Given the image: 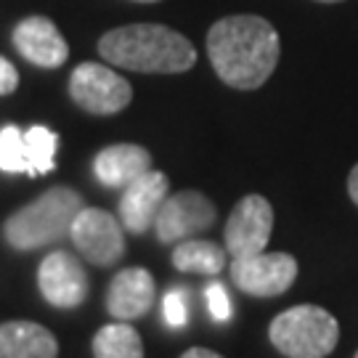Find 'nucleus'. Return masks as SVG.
Segmentation results:
<instances>
[{
    "instance_id": "nucleus-1",
    "label": "nucleus",
    "mask_w": 358,
    "mask_h": 358,
    "mask_svg": "<svg viewBox=\"0 0 358 358\" xmlns=\"http://www.w3.org/2000/svg\"><path fill=\"white\" fill-rule=\"evenodd\" d=\"M279 32L268 19L255 13H236L217 19L207 32V56L215 75L239 90L266 85L279 64Z\"/></svg>"
},
{
    "instance_id": "nucleus-2",
    "label": "nucleus",
    "mask_w": 358,
    "mask_h": 358,
    "mask_svg": "<svg viewBox=\"0 0 358 358\" xmlns=\"http://www.w3.org/2000/svg\"><path fill=\"white\" fill-rule=\"evenodd\" d=\"M99 56L112 66L146 75H178L196 62L189 38L165 24L117 27L99 40Z\"/></svg>"
},
{
    "instance_id": "nucleus-3",
    "label": "nucleus",
    "mask_w": 358,
    "mask_h": 358,
    "mask_svg": "<svg viewBox=\"0 0 358 358\" xmlns=\"http://www.w3.org/2000/svg\"><path fill=\"white\" fill-rule=\"evenodd\" d=\"M83 207L85 202L75 189L53 186L45 194H40L38 199H32L29 205L16 210L3 223V236L19 252L48 247L69 236V229Z\"/></svg>"
},
{
    "instance_id": "nucleus-4",
    "label": "nucleus",
    "mask_w": 358,
    "mask_h": 358,
    "mask_svg": "<svg viewBox=\"0 0 358 358\" xmlns=\"http://www.w3.org/2000/svg\"><path fill=\"white\" fill-rule=\"evenodd\" d=\"M268 337L287 358H327L340 343V324L319 306H294L271 321Z\"/></svg>"
},
{
    "instance_id": "nucleus-5",
    "label": "nucleus",
    "mask_w": 358,
    "mask_h": 358,
    "mask_svg": "<svg viewBox=\"0 0 358 358\" xmlns=\"http://www.w3.org/2000/svg\"><path fill=\"white\" fill-rule=\"evenodd\" d=\"M69 96L88 115L106 117L122 112L133 101V88L112 66L85 62L75 66V72L69 77Z\"/></svg>"
},
{
    "instance_id": "nucleus-6",
    "label": "nucleus",
    "mask_w": 358,
    "mask_h": 358,
    "mask_svg": "<svg viewBox=\"0 0 358 358\" xmlns=\"http://www.w3.org/2000/svg\"><path fill=\"white\" fill-rule=\"evenodd\" d=\"M72 244L93 266H115L125 255V231L112 213L99 207H83L69 229Z\"/></svg>"
},
{
    "instance_id": "nucleus-7",
    "label": "nucleus",
    "mask_w": 358,
    "mask_h": 358,
    "mask_svg": "<svg viewBox=\"0 0 358 358\" xmlns=\"http://www.w3.org/2000/svg\"><path fill=\"white\" fill-rule=\"evenodd\" d=\"M215 223V205L202 192L167 194L165 205L159 207L154 231L162 244H178L194 239L199 231H207Z\"/></svg>"
},
{
    "instance_id": "nucleus-8",
    "label": "nucleus",
    "mask_w": 358,
    "mask_h": 358,
    "mask_svg": "<svg viewBox=\"0 0 358 358\" xmlns=\"http://www.w3.org/2000/svg\"><path fill=\"white\" fill-rule=\"evenodd\" d=\"M231 279L247 294L276 297L297 279V260L289 252H257L231 263Z\"/></svg>"
},
{
    "instance_id": "nucleus-9",
    "label": "nucleus",
    "mask_w": 358,
    "mask_h": 358,
    "mask_svg": "<svg viewBox=\"0 0 358 358\" xmlns=\"http://www.w3.org/2000/svg\"><path fill=\"white\" fill-rule=\"evenodd\" d=\"M273 231V207L266 196L250 194L231 210L226 223V252L234 260L266 250Z\"/></svg>"
},
{
    "instance_id": "nucleus-10",
    "label": "nucleus",
    "mask_w": 358,
    "mask_h": 358,
    "mask_svg": "<svg viewBox=\"0 0 358 358\" xmlns=\"http://www.w3.org/2000/svg\"><path fill=\"white\" fill-rule=\"evenodd\" d=\"M38 287L53 308H77L88 297V276L72 252H51L40 263Z\"/></svg>"
},
{
    "instance_id": "nucleus-11",
    "label": "nucleus",
    "mask_w": 358,
    "mask_h": 358,
    "mask_svg": "<svg viewBox=\"0 0 358 358\" xmlns=\"http://www.w3.org/2000/svg\"><path fill=\"white\" fill-rule=\"evenodd\" d=\"M170 183L159 170H149L141 178H136L120 196V223L130 234H146L157 220L159 207L165 205Z\"/></svg>"
},
{
    "instance_id": "nucleus-12",
    "label": "nucleus",
    "mask_w": 358,
    "mask_h": 358,
    "mask_svg": "<svg viewBox=\"0 0 358 358\" xmlns=\"http://www.w3.org/2000/svg\"><path fill=\"white\" fill-rule=\"evenodd\" d=\"M13 48L24 56L29 64L43 69H59L69 56V45L62 38L59 27L45 16H27L13 27Z\"/></svg>"
},
{
    "instance_id": "nucleus-13",
    "label": "nucleus",
    "mask_w": 358,
    "mask_h": 358,
    "mask_svg": "<svg viewBox=\"0 0 358 358\" xmlns=\"http://www.w3.org/2000/svg\"><path fill=\"white\" fill-rule=\"evenodd\" d=\"M154 306V276L146 268L120 271L106 294V308L117 321H133L146 316Z\"/></svg>"
},
{
    "instance_id": "nucleus-14",
    "label": "nucleus",
    "mask_w": 358,
    "mask_h": 358,
    "mask_svg": "<svg viewBox=\"0 0 358 358\" xmlns=\"http://www.w3.org/2000/svg\"><path fill=\"white\" fill-rule=\"evenodd\" d=\"M152 170V154L138 143H112L96 154L93 173L109 189H125Z\"/></svg>"
},
{
    "instance_id": "nucleus-15",
    "label": "nucleus",
    "mask_w": 358,
    "mask_h": 358,
    "mask_svg": "<svg viewBox=\"0 0 358 358\" xmlns=\"http://www.w3.org/2000/svg\"><path fill=\"white\" fill-rule=\"evenodd\" d=\"M59 343L35 321L0 324V358H56Z\"/></svg>"
},
{
    "instance_id": "nucleus-16",
    "label": "nucleus",
    "mask_w": 358,
    "mask_h": 358,
    "mask_svg": "<svg viewBox=\"0 0 358 358\" xmlns=\"http://www.w3.org/2000/svg\"><path fill=\"white\" fill-rule=\"evenodd\" d=\"M173 266L183 273L217 276L226 266V250L207 239H186L173 250Z\"/></svg>"
},
{
    "instance_id": "nucleus-17",
    "label": "nucleus",
    "mask_w": 358,
    "mask_h": 358,
    "mask_svg": "<svg viewBox=\"0 0 358 358\" xmlns=\"http://www.w3.org/2000/svg\"><path fill=\"white\" fill-rule=\"evenodd\" d=\"M93 356L96 358H143L141 334L128 321H117L101 327L93 337Z\"/></svg>"
},
{
    "instance_id": "nucleus-18",
    "label": "nucleus",
    "mask_w": 358,
    "mask_h": 358,
    "mask_svg": "<svg viewBox=\"0 0 358 358\" xmlns=\"http://www.w3.org/2000/svg\"><path fill=\"white\" fill-rule=\"evenodd\" d=\"M24 143H27V157H29V176H45L51 173L56 162V149H59V136L53 130L35 125V128L24 130Z\"/></svg>"
},
{
    "instance_id": "nucleus-19",
    "label": "nucleus",
    "mask_w": 358,
    "mask_h": 358,
    "mask_svg": "<svg viewBox=\"0 0 358 358\" xmlns=\"http://www.w3.org/2000/svg\"><path fill=\"white\" fill-rule=\"evenodd\" d=\"M0 170L3 173H27L29 176L24 130H19L16 125H6L0 130Z\"/></svg>"
},
{
    "instance_id": "nucleus-20",
    "label": "nucleus",
    "mask_w": 358,
    "mask_h": 358,
    "mask_svg": "<svg viewBox=\"0 0 358 358\" xmlns=\"http://www.w3.org/2000/svg\"><path fill=\"white\" fill-rule=\"evenodd\" d=\"M162 310H165V321L170 327H183V324L189 321L186 300H183V292H178V289H170V292L165 294Z\"/></svg>"
},
{
    "instance_id": "nucleus-21",
    "label": "nucleus",
    "mask_w": 358,
    "mask_h": 358,
    "mask_svg": "<svg viewBox=\"0 0 358 358\" xmlns=\"http://www.w3.org/2000/svg\"><path fill=\"white\" fill-rule=\"evenodd\" d=\"M207 308H210V313H213L215 321L231 319V300L220 284H210L207 287Z\"/></svg>"
},
{
    "instance_id": "nucleus-22",
    "label": "nucleus",
    "mask_w": 358,
    "mask_h": 358,
    "mask_svg": "<svg viewBox=\"0 0 358 358\" xmlns=\"http://www.w3.org/2000/svg\"><path fill=\"white\" fill-rule=\"evenodd\" d=\"M16 88H19V72L8 59L0 56V96H11Z\"/></svg>"
},
{
    "instance_id": "nucleus-23",
    "label": "nucleus",
    "mask_w": 358,
    "mask_h": 358,
    "mask_svg": "<svg viewBox=\"0 0 358 358\" xmlns=\"http://www.w3.org/2000/svg\"><path fill=\"white\" fill-rule=\"evenodd\" d=\"M348 194H350V199L358 205V165L350 170V176H348Z\"/></svg>"
},
{
    "instance_id": "nucleus-24",
    "label": "nucleus",
    "mask_w": 358,
    "mask_h": 358,
    "mask_svg": "<svg viewBox=\"0 0 358 358\" xmlns=\"http://www.w3.org/2000/svg\"><path fill=\"white\" fill-rule=\"evenodd\" d=\"M180 358H223V356H217V353L207 350V348H192V350H186Z\"/></svg>"
},
{
    "instance_id": "nucleus-25",
    "label": "nucleus",
    "mask_w": 358,
    "mask_h": 358,
    "mask_svg": "<svg viewBox=\"0 0 358 358\" xmlns=\"http://www.w3.org/2000/svg\"><path fill=\"white\" fill-rule=\"evenodd\" d=\"M316 3H343V0H316Z\"/></svg>"
},
{
    "instance_id": "nucleus-26",
    "label": "nucleus",
    "mask_w": 358,
    "mask_h": 358,
    "mask_svg": "<svg viewBox=\"0 0 358 358\" xmlns=\"http://www.w3.org/2000/svg\"><path fill=\"white\" fill-rule=\"evenodd\" d=\"M133 3H159V0H133Z\"/></svg>"
},
{
    "instance_id": "nucleus-27",
    "label": "nucleus",
    "mask_w": 358,
    "mask_h": 358,
    "mask_svg": "<svg viewBox=\"0 0 358 358\" xmlns=\"http://www.w3.org/2000/svg\"><path fill=\"white\" fill-rule=\"evenodd\" d=\"M353 358H358V350H356V356H353Z\"/></svg>"
}]
</instances>
